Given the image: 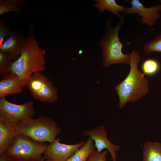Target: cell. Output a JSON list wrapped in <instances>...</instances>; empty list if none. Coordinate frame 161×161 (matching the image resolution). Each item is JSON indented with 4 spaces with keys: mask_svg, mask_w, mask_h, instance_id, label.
I'll return each mask as SVG.
<instances>
[{
    "mask_svg": "<svg viewBox=\"0 0 161 161\" xmlns=\"http://www.w3.org/2000/svg\"><path fill=\"white\" fill-rule=\"evenodd\" d=\"M159 2L160 3V4H161V0H160L159 1Z\"/></svg>",
    "mask_w": 161,
    "mask_h": 161,
    "instance_id": "d4e9b609",
    "label": "cell"
},
{
    "mask_svg": "<svg viewBox=\"0 0 161 161\" xmlns=\"http://www.w3.org/2000/svg\"><path fill=\"white\" fill-rule=\"evenodd\" d=\"M143 161H161V143L145 142L143 147Z\"/></svg>",
    "mask_w": 161,
    "mask_h": 161,
    "instance_id": "5bb4252c",
    "label": "cell"
},
{
    "mask_svg": "<svg viewBox=\"0 0 161 161\" xmlns=\"http://www.w3.org/2000/svg\"><path fill=\"white\" fill-rule=\"evenodd\" d=\"M47 145L25 135L18 134L5 153L18 161H43L42 155Z\"/></svg>",
    "mask_w": 161,
    "mask_h": 161,
    "instance_id": "5b68a950",
    "label": "cell"
},
{
    "mask_svg": "<svg viewBox=\"0 0 161 161\" xmlns=\"http://www.w3.org/2000/svg\"><path fill=\"white\" fill-rule=\"evenodd\" d=\"M0 161H18L6 155L5 153L0 154Z\"/></svg>",
    "mask_w": 161,
    "mask_h": 161,
    "instance_id": "603a6c76",
    "label": "cell"
},
{
    "mask_svg": "<svg viewBox=\"0 0 161 161\" xmlns=\"http://www.w3.org/2000/svg\"><path fill=\"white\" fill-rule=\"evenodd\" d=\"M12 32L10 27L2 20H0V45L3 42L5 36L9 35Z\"/></svg>",
    "mask_w": 161,
    "mask_h": 161,
    "instance_id": "7402d4cb",
    "label": "cell"
},
{
    "mask_svg": "<svg viewBox=\"0 0 161 161\" xmlns=\"http://www.w3.org/2000/svg\"><path fill=\"white\" fill-rule=\"evenodd\" d=\"M125 21L123 14L121 16L119 22L115 27H112L110 19L106 21L105 32L99 44L102 48L103 65L104 67H107L113 64H129V55L123 52V45L118 36L120 29Z\"/></svg>",
    "mask_w": 161,
    "mask_h": 161,
    "instance_id": "3957f363",
    "label": "cell"
},
{
    "mask_svg": "<svg viewBox=\"0 0 161 161\" xmlns=\"http://www.w3.org/2000/svg\"><path fill=\"white\" fill-rule=\"evenodd\" d=\"M108 151L106 150L99 152L95 148L89 155L87 161H107L106 156Z\"/></svg>",
    "mask_w": 161,
    "mask_h": 161,
    "instance_id": "44dd1931",
    "label": "cell"
},
{
    "mask_svg": "<svg viewBox=\"0 0 161 161\" xmlns=\"http://www.w3.org/2000/svg\"><path fill=\"white\" fill-rule=\"evenodd\" d=\"M94 6L97 7L100 12H104L106 10L110 11L119 18L120 12L123 13L126 8L123 6L117 4L114 0H96Z\"/></svg>",
    "mask_w": 161,
    "mask_h": 161,
    "instance_id": "2e32d148",
    "label": "cell"
},
{
    "mask_svg": "<svg viewBox=\"0 0 161 161\" xmlns=\"http://www.w3.org/2000/svg\"><path fill=\"white\" fill-rule=\"evenodd\" d=\"M13 60L7 53L0 51V76L2 77L10 73Z\"/></svg>",
    "mask_w": 161,
    "mask_h": 161,
    "instance_id": "ac0fdd59",
    "label": "cell"
},
{
    "mask_svg": "<svg viewBox=\"0 0 161 161\" xmlns=\"http://www.w3.org/2000/svg\"><path fill=\"white\" fill-rule=\"evenodd\" d=\"M17 134L15 124L0 120V154L6 152Z\"/></svg>",
    "mask_w": 161,
    "mask_h": 161,
    "instance_id": "4fadbf2b",
    "label": "cell"
},
{
    "mask_svg": "<svg viewBox=\"0 0 161 161\" xmlns=\"http://www.w3.org/2000/svg\"><path fill=\"white\" fill-rule=\"evenodd\" d=\"M19 7L17 4L15 0H0V15L5 13L13 12H20Z\"/></svg>",
    "mask_w": 161,
    "mask_h": 161,
    "instance_id": "ffe728a7",
    "label": "cell"
},
{
    "mask_svg": "<svg viewBox=\"0 0 161 161\" xmlns=\"http://www.w3.org/2000/svg\"><path fill=\"white\" fill-rule=\"evenodd\" d=\"M18 134L27 135L40 142H53L61 132L56 122L45 116L32 118L15 124Z\"/></svg>",
    "mask_w": 161,
    "mask_h": 161,
    "instance_id": "277c9868",
    "label": "cell"
},
{
    "mask_svg": "<svg viewBox=\"0 0 161 161\" xmlns=\"http://www.w3.org/2000/svg\"><path fill=\"white\" fill-rule=\"evenodd\" d=\"M94 142L89 137L85 144L77 149L66 161H87L89 155L95 148Z\"/></svg>",
    "mask_w": 161,
    "mask_h": 161,
    "instance_id": "9a60e30c",
    "label": "cell"
},
{
    "mask_svg": "<svg viewBox=\"0 0 161 161\" xmlns=\"http://www.w3.org/2000/svg\"><path fill=\"white\" fill-rule=\"evenodd\" d=\"M159 69L160 65L158 62L152 59L146 60L141 65L142 72L145 75H154L157 72Z\"/></svg>",
    "mask_w": 161,
    "mask_h": 161,
    "instance_id": "e0dca14e",
    "label": "cell"
},
{
    "mask_svg": "<svg viewBox=\"0 0 161 161\" xmlns=\"http://www.w3.org/2000/svg\"><path fill=\"white\" fill-rule=\"evenodd\" d=\"M25 40L22 35L16 32H12L8 38L0 45V51L8 54L14 61L20 56Z\"/></svg>",
    "mask_w": 161,
    "mask_h": 161,
    "instance_id": "8fae6325",
    "label": "cell"
},
{
    "mask_svg": "<svg viewBox=\"0 0 161 161\" xmlns=\"http://www.w3.org/2000/svg\"><path fill=\"white\" fill-rule=\"evenodd\" d=\"M35 113L32 101L17 104L10 102L6 97L0 99V120L16 124L32 118Z\"/></svg>",
    "mask_w": 161,
    "mask_h": 161,
    "instance_id": "52a82bcc",
    "label": "cell"
},
{
    "mask_svg": "<svg viewBox=\"0 0 161 161\" xmlns=\"http://www.w3.org/2000/svg\"><path fill=\"white\" fill-rule=\"evenodd\" d=\"M24 87L17 76L8 74L3 76L0 81V98L6 97L10 94L20 93Z\"/></svg>",
    "mask_w": 161,
    "mask_h": 161,
    "instance_id": "7c38bea8",
    "label": "cell"
},
{
    "mask_svg": "<svg viewBox=\"0 0 161 161\" xmlns=\"http://www.w3.org/2000/svg\"><path fill=\"white\" fill-rule=\"evenodd\" d=\"M60 138H56L48 145L44 151V158L52 161H66L75 151L85 143V141L73 144H67L60 142Z\"/></svg>",
    "mask_w": 161,
    "mask_h": 161,
    "instance_id": "ba28073f",
    "label": "cell"
},
{
    "mask_svg": "<svg viewBox=\"0 0 161 161\" xmlns=\"http://www.w3.org/2000/svg\"><path fill=\"white\" fill-rule=\"evenodd\" d=\"M131 6L126 8L124 15L136 14L141 17L140 22L143 24H145L151 27L156 24L160 15L161 11L160 4L148 7H145L139 0H132L131 2Z\"/></svg>",
    "mask_w": 161,
    "mask_h": 161,
    "instance_id": "30bf717a",
    "label": "cell"
},
{
    "mask_svg": "<svg viewBox=\"0 0 161 161\" xmlns=\"http://www.w3.org/2000/svg\"><path fill=\"white\" fill-rule=\"evenodd\" d=\"M45 49L39 47L33 35L32 26L30 25L21 53L12 62L10 73L17 76L26 87L28 79L33 73L45 69Z\"/></svg>",
    "mask_w": 161,
    "mask_h": 161,
    "instance_id": "6da1fadb",
    "label": "cell"
},
{
    "mask_svg": "<svg viewBox=\"0 0 161 161\" xmlns=\"http://www.w3.org/2000/svg\"><path fill=\"white\" fill-rule=\"evenodd\" d=\"M129 55V72L123 80L114 86L119 97L120 108H123L128 103L139 100L149 91V82L138 68L141 60L139 52L134 50Z\"/></svg>",
    "mask_w": 161,
    "mask_h": 161,
    "instance_id": "7a4b0ae2",
    "label": "cell"
},
{
    "mask_svg": "<svg viewBox=\"0 0 161 161\" xmlns=\"http://www.w3.org/2000/svg\"><path fill=\"white\" fill-rule=\"evenodd\" d=\"M144 52L146 54L154 52H161V33L154 39L145 44L143 47Z\"/></svg>",
    "mask_w": 161,
    "mask_h": 161,
    "instance_id": "d6986e66",
    "label": "cell"
},
{
    "mask_svg": "<svg viewBox=\"0 0 161 161\" xmlns=\"http://www.w3.org/2000/svg\"><path fill=\"white\" fill-rule=\"evenodd\" d=\"M26 86L33 97L41 102L51 103L58 100L56 88L41 72L33 73L28 79Z\"/></svg>",
    "mask_w": 161,
    "mask_h": 161,
    "instance_id": "8992f818",
    "label": "cell"
},
{
    "mask_svg": "<svg viewBox=\"0 0 161 161\" xmlns=\"http://www.w3.org/2000/svg\"><path fill=\"white\" fill-rule=\"evenodd\" d=\"M52 161V160H46L45 161Z\"/></svg>",
    "mask_w": 161,
    "mask_h": 161,
    "instance_id": "cb8c5ba5",
    "label": "cell"
},
{
    "mask_svg": "<svg viewBox=\"0 0 161 161\" xmlns=\"http://www.w3.org/2000/svg\"><path fill=\"white\" fill-rule=\"evenodd\" d=\"M83 134L85 136H89L93 140L97 152H101L104 149H106L110 153L112 161H116V152L120 149V147L112 143L108 139L107 131L104 126L100 125L86 130Z\"/></svg>",
    "mask_w": 161,
    "mask_h": 161,
    "instance_id": "9c48e42d",
    "label": "cell"
}]
</instances>
